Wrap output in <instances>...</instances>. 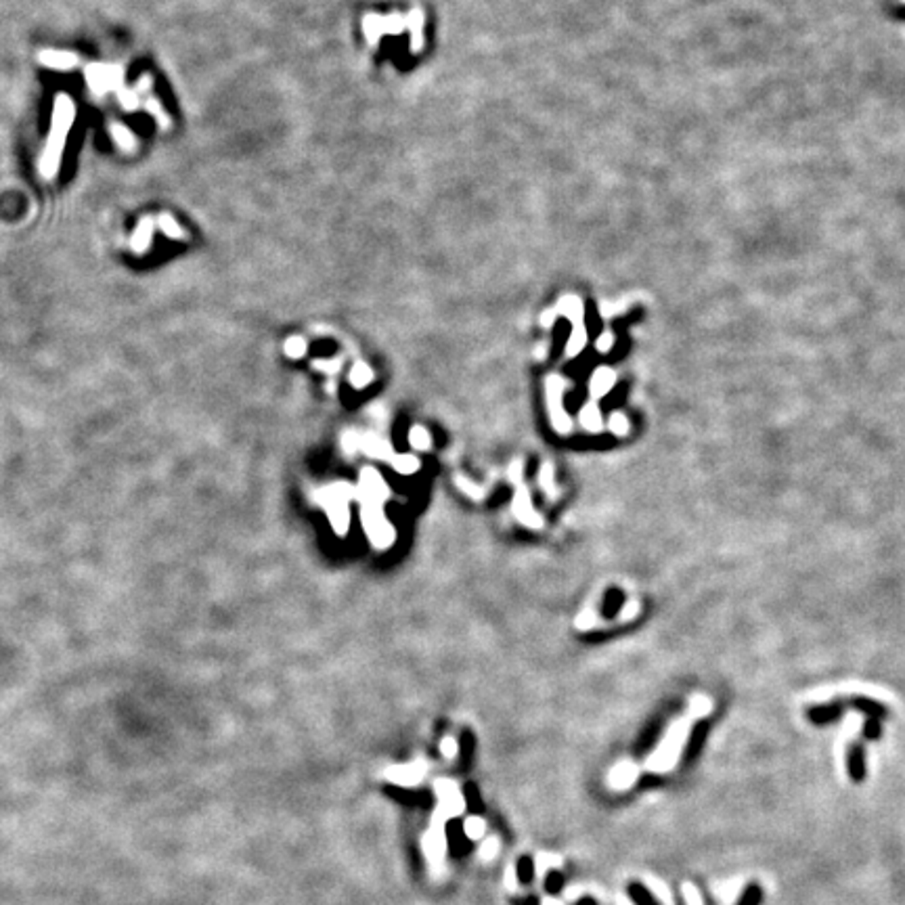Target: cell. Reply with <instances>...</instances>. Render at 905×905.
<instances>
[{
	"label": "cell",
	"instance_id": "obj_16",
	"mask_svg": "<svg viewBox=\"0 0 905 905\" xmlns=\"http://www.w3.org/2000/svg\"><path fill=\"white\" fill-rule=\"evenodd\" d=\"M155 225L160 226V231H162L166 237H170V239H174V241H184V239H189V233H187V231H184L177 221H174V216H172V214H168V212H162V214L157 216Z\"/></svg>",
	"mask_w": 905,
	"mask_h": 905
},
{
	"label": "cell",
	"instance_id": "obj_8",
	"mask_svg": "<svg viewBox=\"0 0 905 905\" xmlns=\"http://www.w3.org/2000/svg\"><path fill=\"white\" fill-rule=\"evenodd\" d=\"M122 67L120 65H99L92 63L87 67V78L91 84V91L101 96L107 94L111 89H118L122 84Z\"/></svg>",
	"mask_w": 905,
	"mask_h": 905
},
{
	"label": "cell",
	"instance_id": "obj_1",
	"mask_svg": "<svg viewBox=\"0 0 905 905\" xmlns=\"http://www.w3.org/2000/svg\"><path fill=\"white\" fill-rule=\"evenodd\" d=\"M74 122H76L74 99L65 92H59L57 99H55V107H52L50 131H48L45 149H43V155H40V162H38V172L45 181H52L59 172L63 149H65L67 135H70Z\"/></svg>",
	"mask_w": 905,
	"mask_h": 905
},
{
	"label": "cell",
	"instance_id": "obj_3",
	"mask_svg": "<svg viewBox=\"0 0 905 905\" xmlns=\"http://www.w3.org/2000/svg\"><path fill=\"white\" fill-rule=\"evenodd\" d=\"M361 520L362 528L369 537V541L377 549H388L394 543V526L388 522L384 513V505L379 503H361Z\"/></svg>",
	"mask_w": 905,
	"mask_h": 905
},
{
	"label": "cell",
	"instance_id": "obj_22",
	"mask_svg": "<svg viewBox=\"0 0 905 905\" xmlns=\"http://www.w3.org/2000/svg\"><path fill=\"white\" fill-rule=\"evenodd\" d=\"M560 865H562V857H557V855L539 853V855H537V860H535V870H537V876H539V878H543L549 867H560Z\"/></svg>",
	"mask_w": 905,
	"mask_h": 905
},
{
	"label": "cell",
	"instance_id": "obj_13",
	"mask_svg": "<svg viewBox=\"0 0 905 905\" xmlns=\"http://www.w3.org/2000/svg\"><path fill=\"white\" fill-rule=\"evenodd\" d=\"M359 451L369 455V457L382 459V461H390L392 459V447L384 438H379L377 434H365V436H361Z\"/></svg>",
	"mask_w": 905,
	"mask_h": 905
},
{
	"label": "cell",
	"instance_id": "obj_40",
	"mask_svg": "<svg viewBox=\"0 0 905 905\" xmlns=\"http://www.w3.org/2000/svg\"><path fill=\"white\" fill-rule=\"evenodd\" d=\"M541 905H564V901L562 899H555V897H545Z\"/></svg>",
	"mask_w": 905,
	"mask_h": 905
},
{
	"label": "cell",
	"instance_id": "obj_29",
	"mask_svg": "<svg viewBox=\"0 0 905 905\" xmlns=\"http://www.w3.org/2000/svg\"><path fill=\"white\" fill-rule=\"evenodd\" d=\"M455 480H457V487H459L465 495H470L472 499H482V495H484L482 487L474 484L472 480H467V478H463V476H457Z\"/></svg>",
	"mask_w": 905,
	"mask_h": 905
},
{
	"label": "cell",
	"instance_id": "obj_9",
	"mask_svg": "<svg viewBox=\"0 0 905 905\" xmlns=\"http://www.w3.org/2000/svg\"><path fill=\"white\" fill-rule=\"evenodd\" d=\"M357 495L361 499V503H379V505H384V501L388 499V484L384 482V478L379 476L377 470L362 467Z\"/></svg>",
	"mask_w": 905,
	"mask_h": 905
},
{
	"label": "cell",
	"instance_id": "obj_32",
	"mask_svg": "<svg viewBox=\"0 0 905 905\" xmlns=\"http://www.w3.org/2000/svg\"><path fill=\"white\" fill-rule=\"evenodd\" d=\"M595 625H597V616L593 614V610H585V612H581V614L577 616V627H579L581 631L593 629Z\"/></svg>",
	"mask_w": 905,
	"mask_h": 905
},
{
	"label": "cell",
	"instance_id": "obj_14",
	"mask_svg": "<svg viewBox=\"0 0 905 905\" xmlns=\"http://www.w3.org/2000/svg\"><path fill=\"white\" fill-rule=\"evenodd\" d=\"M608 779H610V786L612 788L625 790V788H629L635 779H637V767H635L633 763H621V765H616L614 770L610 771V777Z\"/></svg>",
	"mask_w": 905,
	"mask_h": 905
},
{
	"label": "cell",
	"instance_id": "obj_2",
	"mask_svg": "<svg viewBox=\"0 0 905 905\" xmlns=\"http://www.w3.org/2000/svg\"><path fill=\"white\" fill-rule=\"evenodd\" d=\"M352 497H357V489H352L346 482L331 484V487H327V489H323L318 493V501L325 507V511L329 516V522H331L333 531L340 537L346 535L348 524H350V507H348V503L352 501Z\"/></svg>",
	"mask_w": 905,
	"mask_h": 905
},
{
	"label": "cell",
	"instance_id": "obj_7",
	"mask_svg": "<svg viewBox=\"0 0 905 905\" xmlns=\"http://www.w3.org/2000/svg\"><path fill=\"white\" fill-rule=\"evenodd\" d=\"M421 849H423V855H426V860L430 863L432 872L434 874H440L443 867H445V855H447V834H445V828L430 826V830L421 838Z\"/></svg>",
	"mask_w": 905,
	"mask_h": 905
},
{
	"label": "cell",
	"instance_id": "obj_30",
	"mask_svg": "<svg viewBox=\"0 0 905 905\" xmlns=\"http://www.w3.org/2000/svg\"><path fill=\"white\" fill-rule=\"evenodd\" d=\"M285 352H287V357H292V359H300V357H304V352H306V344H304V340H300V338H292V340H287V344H285Z\"/></svg>",
	"mask_w": 905,
	"mask_h": 905
},
{
	"label": "cell",
	"instance_id": "obj_39",
	"mask_svg": "<svg viewBox=\"0 0 905 905\" xmlns=\"http://www.w3.org/2000/svg\"><path fill=\"white\" fill-rule=\"evenodd\" d=\"M637 612H639V604H637V601H629V604H627V606L623 608V612H621V618H623V621H629V618H631V616H635Z\"/></svg>",
	"mask_w": 905,
	"mask_h": 905
},
{
	"label": "cell",
	"instance_id": "obj_37",
	"mask_svg": "<svg viewBox=\"0 0 905 905\" xmlns=\"http://www.w3.org/2000/svg\"><path fill=\"white\" fill-rule=\"evenodd\" d=\"M505 887H507V891H511V893H516V891H518L516 865H509V867H507V872H505Z\"/></svg>",
	"mask_w": 905,
	"mask_h": 905
},
{
	"label": "cell",
	"instance_id": "obj_23",
	"mask_svg": "<svg viewBox=\"0 0 905 905\" xmlns=\"http://www.w3.org/2000/svg\"><path fill=\"white\" fill-rule=\"evenodd\" d=\"M145 107H147V111L157 120V124L162 126V128H170V118L166 116V111L162 109V105L157 103V99H153V96H149L147 99V103H145Z\"/></svg>",
	"mask_w": 905,
	"mask_h": 905
},
{
	"label": "cell",
	"instance_id": "obj_20",
	"mask_svg": "<svg viewBox=\"0 0 905 905\" xmlns=\"http://www.w3.org/2000/svg\"><path fill=\"white\" fill-rule=\"evenodd\" d=\"M409 445H411L415 451H428V449L432 447V436H430V432H428L426 428L415 426V428H411V432H409Z\"/></svg>",
	"mask_w": 905,
	"mask_h": 905
},
{
	"label": "cell",
	"instance_id": "obj_11",
	"mask_svg": "<svg viewBox=\"0 0 905 905\" xmlns=\"http://www.w3.org/2000/svg\"><path fill=\"white\" fill-rule=\"evenodd\" d=\"M38 61L48 67V70H57V72H70L78 65V55L70 52V50H50L46 48L38 55Z\"/></svg>",
	"mask_w": 905,
	"mask_h": 905
},
{
	"label": "cell",
	"instance_id": "obj_27",
	"mask_svg": "<svg viewBox=\"0 0 905 905\" xmlns=\"http://www.w3.org/2000/svg\"><path fill=\"white\" fill-rule=\"evenodd\" d=\"M539 482H541V487H543V491L549 495V497H553L555 495V484H553V465L551 463H543V467H541V474H539Z\"/></svg>",
	"mask_w": 905,
	"mask_h": 905
},
{
	"label": "cell",
	"instance_id": "obj_17",
	"mask_svg": "<svg viewBox=\"0 0 905 905\" xmlns=\"http://www.w3.org/2000/svg\"><path fill=\"white\" fill-rule=\"evenodd\" d=\"M109 135H111V138L116 140V145H118L120 149H124V151H131V149H135L136 147V138L135 135H133V131H131L128 126L120 124V122H111V124H109Z\"/></svg>",
	"mask_w": 905,
	"mask_h": 905
},
{
	"label": "cell",
	"instance_id": "obj_26",
	"mask_svg": "<svg viewBox=\"0 0 905 905\" xmlns=\"http://www.w3.org/2000/svg\"><path fill=\"white\" fill-rule=\"evenodd\" d=\"M849 771L853 779H861L863 777V755H861L860 746H855L849 755Z\"/></svg>",
	"mask_w": 905,
	"mask_h": 905
},
{
	"label": "cell",
	"instance_id": "obj_25",
	"mask_svg": "<svg viewBox=\"0 0 905 905\" xmlns=\"http://www.w3.org/2000/svg\"><path fill=\"white\" fill-rule=\"evenodd\" d=\"M499 838L497 836H489V838H484L482 840V845H480V851H478V855H480V860L482 861H491L495 860V855L499 853Z\"/></svg>",
	"mask_w": 905,
	"mask_h": 905
},
{
	"label": "cell",
	"instance_id": "obj_12",
	"mask_svg": "<svg viewBox=\"0 0 905 905\" xmlns=\"http://www.w3.org/2000/svg\"><path fill=\"white\" fill-rule=\"evenodd\" d=\"M153 228H155V218L153 216H143L136 225L135 233L131 237V250L135 256H143L147 252V248L153 241Z\"/></svg>",
	"mask_w": 905,
	"mask_h": 905
},
{
	"label": "cell",
	"instance_id": "obj_38",
	"mask_svg": "<svg viewBox=\"0 0 905 905\" xmlns=\"http://www.w3.org/2000/svg\"><path fill=\"white\" fill-rule=\"evenodd\" d=\"M151 87H153V80H151V76L149 74H143L140 78H138V82L135 84V91L140 94V92H149L151 91Z\"/></svg>",
	"mask_w": 905,
	"mask_h": 905
},
{
	"label": "cell",
	"instance_id": "obj_10",
	"mask_svg": "<svg viewBox=\"0 0 905 905\" xmlns=\"http://www.w3.org/2000/svg\"><path fill=\"white\" fill-rule=\"evenodd\" d=\"M428 765L426 761H413V763H405V765H392L386 770V777L396 784V786H417L423 777H426Z\"/></svg>",
	"mask_w": 905,
	"mask_h": 905
},
{
	"label": "cell",
	"instance_id": "obj_6",
	"mask_svg": "<svg viewBox=\"0 0 905 905\" xmlns=\"http://www.w3.org/2000/svg\"><path fill=\"white\" fill-rule=\"evenodd\" d=\"M562 392H564V382L560 377H551L547 382V407H549L551 426L560 434H568L572 430V421L562 405Z\"/></svg>",
	"mask_w": 905,
	"mask_h": 905
},
{
	"label": "cell",
	"instance_id": "obj_33",
	"mask_svg": "<svg viewBox=\"0 0 905 905\" xmlns=\"http://www.w3.org/2000/svg\"><path fill=\"white\" fill-rule=\"evenodd\" d=\"M759 901H761V889L757 884H753V887H748L744 891V895H742V899H740L738 905H759Z\"/></svg>",
	"mask_w": 905,
	"mask_h": 905
},
{
	"label": "cell",
	"instance_id": "obj_35",
	"mask_svg": "<svg viewBox=\"0 0 905 905\" xmlns=\"http://www.w3.org/2000/svg\"><path fill=\"white\" fill-rule=\"evenodd\" d=\"M342 445H344V451L348 452V455H355V451H359V445H361V436H357L355 432H346V434H344V440H342Z\"/></svg>",
	"mask_w": 905,
	"mask_h": 905
},
{
	"label": "cell",
	"instance_id": "obj_34",
	"mask_svg": "<svg viewBox=\"0 0 905 905\" xmlns=\"http://www.w3.org/2000/svg\"><path fill=\"white\" fill-rule=\"evenodd\" d=\"M440 753H443L447 759H455V757H457V753H459V744H457V740H455L452 735L443 738V742H440Z\"/></svg>",
	"mask_w": 905,
	"mask_h": 905
},
{
	"label": "cell",
	"instance_id": "obj_18",
	"mask_svg": "<svg viewBox=\"0 0 905 905\" xmlns=\"http://www.w3.org/2000/svg\"><path fill=\"white\" fill-rule=\"evenodd\" d=\"M579 419H581V426L585 430H589V432H593V434H597V432L604 430V419H601L599 409H597L595 403H587V407H583V411H581Z\"/></svg>",
	"mask_w": 905,
	"mask_h": 905
},
{
	"label": "cell",
	"instance_id": "obj_4",
	"mask_svg": "<svg viewBox=\"0 0 905 905\" xmlns=\"http://www.w3.org/2000/svg\"><path fill=\"white\" fill-rule=\"evenodd\" d=\"M434 792H436V796H438V805H436V811L432 814V826L445 828V823H447L449 819H452V817H459V815L463 814V809H465V799H463V794H461L459 786H457L452 779H447V777L436 779V784H434Z\"/></svg>",
	"mask_w": 905,
	"mask_h": 905
},
{
	"label": "cell",
	"instance_id": "obj_31",
	"mask_svg": "<svg viewBox=\"0 0 905 905\" xmlns=\"http://www.w3.org/2000/svg\"><path fill=\"white\" fill-rule=\"evenodd\" d=\"M585 342H587V338H585V331L583 329H577L574 331V335L570 338V344H568V357H574L583 346H585Z\"/></svg>",
	"mask_w": 905,
	"mask_h": 905
},
{
	"label": "cell",
	"instance_id": "obj_36",
	"mask_svg": "<svg viewBox=\"0 0 905 905\" xmlns=\"http://www.w3.org/2000/svg\"><path fill=\"white\" fill-rule=\"evenodd\" d=\"M120 103H122V107L124 109H135L136 105H138V92L133 89V91H122L120 92Z\"/></svg>",
	"mask_w": 905,
	"mask_h": 905
},
{
	"label": "cell",
	"instance_id": "obj_24",
	"mask_svg": "<svg viewBox=\"0 0 905 905\" xmlns=\"http://www.w3.org/2000/svg\"><path fill=\"white\" fill-rule=\"evenodd\" d=\"M608 428L616 436H627L629 434V419L623 413H612L610 419H608Z\"/></svg>",
	"mask_w": 905,
	"mask_h": 905
},
{
	"label": "cell",
	"instance_id": "obj_5",
	"mask_svg": "<svg viewBox=\"0 0 905 905\" xmlns=\"http://www.w3.org/2000/svg\"><path fill=\"white\" fill-rule=\"evenodd\" d=\"M509 476H511V480L516 482V495H513V503H511V509H513L516 520H518L520 524L528 526V528H541V526H543V518H541V513L533 507L531 493H528L526 484L522 482V461H513V463H511Z\"/></svg>",
	"mask_w": 905,
	"mask_h": 905
},
{
	"label": "cell",
	"instance_id": "obj_41",
	"mask_svg": "<svg viewBox=\"0 0 905 905\" xmlns=\"http://www.w3.org/2000/svg\"><path fill=\"white\" fill-rule=\"evenodd\" d=\"M579 895H581V889H568V891H566V897H568V899H577Z\"/></svg>",
	"mask_w": 905,
	"mask_h": 905
},
{
	"label": "cell",
	"instance_id": "obj_21",
	"mask_svg": "<svg viewBox=\"0 0 905 905\" xmlns=\"http://www.w3.org/2000/svg\"><path fill=\"white\" fill-rule=\"evenodd\" d=\"M463 832H465V836H467L470 840H480V838H484V834H487V823H484V819H482V817L472 815V817H467V819H465V823H463Z\"/></svg>",
	"mask_w": 905,
	"mask_h": 905
},
{
	"label": "cell",
	"instance_id": "obj_28",
	"mask_svg": "<svg viewBox=\"0 0 905 905\" xmlns=\"http://www.w3.org/2000/svg\"><path fill=\"white\" fill-rule=\"evenodd\" d=\"M350 382L355 384V388H365V386L371 382V371H369L362 362H359V365L352 369V373H350Z\"/></svg>",
	"mask_w": 905,
	"mask_h": 905
},
{
	"label": "cell",
	"instance_id": "obj_19",
	"mask_svg": "<svg viewBox=\"0 0 905 905\" xmlns=\"http://www.w3.org/2000/svg\"><path fill=\"white\" fill-rule=\"evenodd\" d=\"M390 465H392V470H396L399 474L411 476V474H415V472L421 467V461H419L415 455H409V452L403 455V452H399V455H392Z\"/></svg>",
	"mask_w": 905,
	"mask_h": 905
},
{
	"label": "cell",
	"instance_id": "obj_15",
	"mask_svg": "<svg viewBox=\"0 0 905 905\" xmlns=\"http://www.w3.org/2000/svg\"><path fill=\"white\" fill-rule=\"evenodd\" d=\"M612 386H614V373L608 367H601L591 377V396L601 399L612 390Z\"/></svg>",
	"mask_w": 905,
	"mask_h": 905
}]
</instances>
